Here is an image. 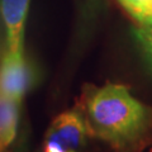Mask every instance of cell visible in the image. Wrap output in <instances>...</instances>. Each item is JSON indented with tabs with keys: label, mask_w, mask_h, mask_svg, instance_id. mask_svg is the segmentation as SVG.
Returning <instances> with one entry per match:
<instances>
[{
	"label": "cell",
	"mask_w": 152,
	"mask_h": 152,
	"mask_svg": "<svg viewBox=\"0 0 152 152\" xmlns=\"http://www.w3.org/2000/svg\"><path fill=\"white\" fill-rule=\"evenodd\" d=\"M77 109L88 134L113 152H143L152 145V107L132 96L124 85H85Z\"/></svg>",
	"instance_id": "cell-1"
},
{
	"label": "cell",
	"mask_w": 152,
	"mask_h": 152,
	"mask_svg": "<svg viewBox=\"0 0 152 152\" xmlns=\"http://www.w3.org/2000/svg\"><path fill=\"white\" fill-rule=\"evenodd\" d=\"M84 118L77 108L57 115L47 129L43 152H79L88 137Z\"/></svg>",
	"instance_id": "cell-2"
},
{
	"label": "cell",
	"mask_w": 152,
	"mask_h": 152,
	"mask_svg": "<svg viewBox=\"0 0 152 152\" xmlns=\"http://www.w3.org/2000/svg\"><path fill=\"white\" fill-rule=\"evenodd\" d=\"M32 83V72L24 55H13L8 50L0 58V96L22 103Z\"/></svg>",
	"instance_id": "cell-3"
},
{
	"label": "cell",
	"mask_w": 152,
	"mask_h": 152,
	"mask_svg": "<svg viewBox=\"0 0 152 152\" xmlns=\"http://www.w3.org/2000/svg\"><path fill=\"white\" fill-rule=\"evenodd\" d=\"M29 0H1L0 14L5 27L7 50L13 55H24V23Z\"/></svg>",
	"instance_id": "cell-4"
},
{
	"label": "cell",
	"mask_w": 152,
	"mask_h": 152,
	"mask_svg": "<svg viewBox=\"0 0 152 152\" xmlns=\"http://www.w3.org/2000/svg\"><path fill=\"white\" fill-rule=\"evenodd\" d=\"M20 102L0 96V146L3 150L12 143L17 136Z\"/></svg>",
	"instance_id": "cell-5"
},
{
	"label": "cell",
	"mask_w": 152,
	"mask_h": 152,
	"mask_svg": "<svg viewBox=\"0 0 152 152\" xmlns=\"http://www.w3.org/2000/svg\"><path fill=\"white\" fill-rule=\"evenodd\" d=\"M141 24H152V0H119Z\"/></svg>",
	"instance_id": "cell-6"
},
{
	"label": "cell",
	"mask_w": 152,
	"mask_h": 152,
	"mask_svg": "<svg viewBox=\"0 0 152 152\" xmlns=\"http://www.w3.org/2000/svg\"><path fill=\"white\" fill-rule=\"evenodd\" d=\"M133 34L152 70V24H141L133 31Z\"/></svg>",
	"instance_id": "cell-7"
},
{
	"label": "cell",
	"mask_w": 152,
	"mask_h": 152,
	"mask_svg": "<svg viewBox=\"0 0 152 152\" xmlns=\"http://www.w3.org/2000/svg\"><path fill=\"white\" fill-rule=\"evenodd\" d=\"M3 57V55H1V42H0V58Z\"/></svg>",
	"instance_id": "cell-8"
},
{
	"label": "cell",
	"mask_w": 152,
	"mask_h": 152,
	"mask_svg": "<svg viewBox=\"0 0 152 152\" xmlns=\"http://www.w3.org/2000/svg\"><path fill=\"white\" fill-rule=\"evenodd\" d=\"M3 151H4V150H3V147H1V146H0V152H3Z\"/></svg>",
	"instance_id": "cell-9"
},
{
	"label": "cell",
	"mask_w": 152,
	"mask_h": 152,
	"mask_svg": "<svg viewBox=\"0 0 152 152\" xmlns=\"http://www.w3.org/2000/svg\"><path fill=\"white\" fill-rule=\"evenodd\" d=\"M150 152H152V150H151V151H150Z\"/></svg>",
	"instance_id": "cell-10"
}]
</instances>
